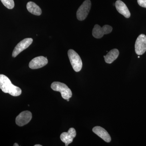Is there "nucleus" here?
Listing matches in <instances>:
<instances>
[{"label": "nucleus", "mask_w": 146, "mask_h": 146, "mask_svg": "<svg viewBox=\"0 0 146 146\" xmlns=\"http://www.w3.org/2000/svg\"><path fill=\"white\" fill-rule=\"evenodd\" d=\"M0 89L4 93L13 96H18L22 94L21 89L12 84L10 79L4 75L0 74Z\"/></svg>", "instance_id": "nucleus-1"}, {"label": "nucleus", "mask_w": 146, "mask_h": 146, "mask_svg": "<svg viewBox=\"0 0 146 146\" xmlns=\"http://www.w3.org/2000/svg\"><path fill=\"white\" fill-rule=\"evenodd\" d=\"M51 87L54 91L60 92L64 99H69L72 97V91L65 84L58 82H54L52 84Z\"/></svg>", "instance_id": "nucleus-2"}, {"label": "nucleus", "mask_w": 146, "mask_h": 146, "mask_svg": "<svg viewBox=\"0 0 146 146\" xmlns=\"http://www.w3.org/2000/svg\"><path fill=\"white\" fill-rule=\"evenodd\" d=\"M68 55L74 70L76 72H80L82 68V63L78 54L74 50L70 49L68 50Z\"/></svg>", "instance_id": "nucleus-3"}, {"label": "nucleus", "mask_w": 146, "mask_h": 146, "mask_svg": "<svg viewBox=\"0 0 146 146\" xmlns=\"http://www.w3.org/2000/svg\"><path fill=\"white\" fill-rule=\"evenodd\" d=\"M91 6L90 0H86L84 2L77 11V18L79 21H82L86 19L91 9Z\"/></svg>", "instance_id": "nucleus-4"}, {"label": "nucleus", "mask_w": 146, "mask_h": 146, "mask_svg": "<svg viewBox=\"0 0 146 146\" xmlns=\"http://www.w3.org/2000/svg\"><path fill=\"white\" fill-rule=\"evenodd\" d=\"M112 28L108 25H105L101 27L98 25H95L92 31V34L95 38L100 39L104 35L109 34L112 31Z\"/></svg>", "instance_id": "nucleus-5"}, {"label": "nucleus", "mask_w": 146, "mask_h": 146, "mask_svg": "<svg viewBox=\"0 0 146 146\" xmlns=\"http://www.w3.org/2000/svg\"><path fill=\"white\" fill-rule=\"evenodd\" d=\"M135 52L137 54L140 55L145 53L146 51V36L141 34L136 39L135 45Z\"/></svg>", "instance_id": "nucleus-6"}, {"label": "nucleus", "mask_w": 146, "mask_h": 146, "mask_svg": "<svg viewBox=\"0 0 146 146\" xmlns=\"http://www.w3.org/2000/svg\"><path fill=\"white\" fill-rule=\"evenodd\" d=\"M33 42V39L31 38H25L19 42L14 48L12 53V56L13 57H16L23 51L28 48L30 45Z\"/></svg>", "instance_id": "nucleus-7"}, {"label": "nucleus", "mask_w": 146, "mask_h": 146, "mask_svg": "<svg viewBox=\"0 0 146 146\" xmlns=\"http://www.w3.org/2000/svg\"><path fill=\"white\" fill-rule=\"evenodd\" d=\"M32 118L31 112L29 111H25L21 112L16 117V123L19 126H23L28 123Z\"/></svg>", "instance_id": "nucleus-8"}, {"label": "nucleus", "mask_w": 146, "mask_h": 146, "mask_svg": "<svg viewBox=\"0 0 146 146\" xmlns=\"http://www.w3.org/2000/svg\"><path fill=\"white\" fill-rule=\"evenodd\" d=\"M48 63L47 57L43 56H37L35 58L30 61L29 67L32 69H37L42 68Z\"/></svg>", "instance_id": "nucleus-9"}, {"label": "nucleus", "mask_w": 146, "mask_h": 146, "mask_svg": "<svg viewBox=\"0 0 146 146\" xmlns=\"http://www.w3.org/2000/svg\"><path fill=\"white\" fill-rule=\"evenodd\" d=\"M76 135V131L74 128H70L68 132H63L60 136L61 141L65 143V145L68 146L73 142V139Z\"/></svg>", "instance_id": "nucleus-10"}, {"label": "nucleus", "mask_w": 146, "mask_h": 146, "mask_svg": "<svg viewBox=\"0 0 146 146\" xmlns=\"http://www.w3.org/2000/svg\"><path fill=\"white\" fill-rule=\"evenodd\" d=\"M93 132L96 133L100 138L107 143H110L111 141V137L107 131L100 126H96L92 129Z\"/></svg>", "instance_id": "nucleus-11"}, {"label": "nucleus", "mask_w": 146, "mask_h": 146, "mask_svg": "<svg viewBox=\"0 0 146 146\" xmlns=\"http://www.w3.org/2000/svg\"><path fill=\"white\" fill-rule=\"evenodd\" d=\"M115 7L117 11L126 18H129L131 14L126 5L122 1L118 0L115 3Z\"/></svg>", "instance_id": "nucleus-12"}, {"label": "nucleus", "mask_w": 146, "mask_h": 146, "mask_svg": "<svg viewBox=\"0 0 146 146\" xmlns=\"http://www.w3.org/2000/svg\"><path fill=\"white\" fill-rule=\"evenodd\" d=\"M119 52L117 49H113L109 52L106 56H104L105 61L106 63L111 64L114 62L119 56Z\"/></svg>", "instance_id": "nucleus-13"}, {"label": "nucleus", "mask_w": 146, "mask_h": 146, "mask_svg": "<svg viewBox=\"0 0 146 146\" xmlns=\"http://www.w3.org/2000/svg\"><path fill=\"white\" fill-rule=\"evenodd\" d=\"M27 8L29 12L36 16L42 14V10L37 5L33 2H29L27 5Z\"/></svg>", "instance_id": "nucleus-14"}, {"label": "nucleus", "mask_w": 146, "mask_h": 146, "mask_svg": "<svg viewBox=\"0 0 146 146\" xmlns=\"http://www.w3.org/2000/svg\"><path fill=\"white\" fill-rule=\"evenodd\" d=\"M4 5L9 9H12L14 7L13 0H1Z\"/></svg>", "instance_id": "nucleus-15"}, {"label": "nucleus", "mask_w": 146, "mask_h": 146, "mask_svg": "<svg viewBox=\"0 0 146 146\" xmlns=\"http://www.w3.org/2000/svg\"><path fill=\"white\" fill-rule=\"evenodd\" d=\"M137 2L139 5L146 8V0H137Z\"/></svg>", "instance_id": "nucleus-16"}, {"label": "nucleus", "mask_w": 146, "mask_h": 146, "mask_svg": "<svg viewBox=\"0 0 146 146\" xmlns=\"http://www.w3.org/2000/svg\"><path fill=\"white\" fill-rule=\"evenodd\" d=\"M13 146H19V145H18L17 143H15L14 144V145H13Z\"/></svg>", "instance_id": "nucleus-17"}, {"label": "nucleus", "mask_w": 146, "mask_h": 146, "mask_svg": "<svg viewBox=\"0 0 146 146\" xmlns=\"http://www.w3.org/2000/svg\"><path fill=\"white\" fill-rule=\"evenodd\" d=\"M42 145H35L34 146H42Z\"/></svg>", "instance_id": "nucleus-18"}, {"label": "nucleus", "mask_w": 146, "mask_h": 146, "mask_svg": "<svg viewBox=\"0 0 146 146\" xmlns=\"http://www.w3.org/2000/svg\"><path fill=\"white\" fill-rule=\"evenodd\" d=\"M67 101L68 102H69V101H70V100H69V99L67 100Z\"/></svg>", "instance_id": "nucleus-19"}]
</instances>
